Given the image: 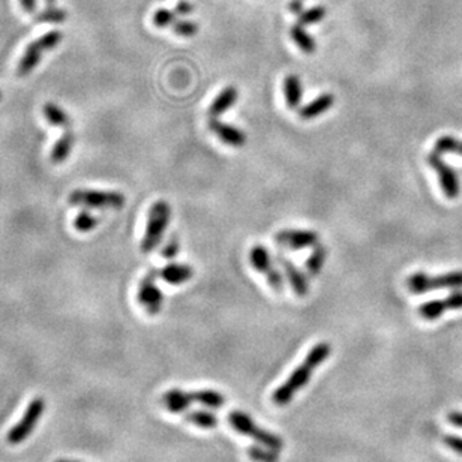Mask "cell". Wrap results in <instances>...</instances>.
I'll list each match as a JSON object with an SVG mask.
<instances>
[{"label":"cell","mask_w":462,"mask_h":462,"mask_svg":"<svg viewBox=\"0 0 462 462\" xmlns=\"http://www.w3.org/2000/svg\"><path fill=\"white\" fill-rule=\"evenodd\" d=\"M332 353V346L327 342H320L314 345L312 349L308 353L306 359L299 365L292 374L290 377L285 380L282 386H279L273 395L272 401L278 407H285L287 404H290L294 398V395L299 392L303 386H306L308 381L311 380L312 371L320 367V365L329 358Z\"/></svg>","instance_id":"cell-1"},{"label":"cell","mask_w":462,"mask_h":462,"mask_svg":"<svg viewBox=\"0 0 462 462\" xmlns=\"http://www.w3.org/2000/svg\"><path fill=\"white\" fill-rule=\"evenodd\" d=\"M171 218V207L166 200H158L152 205L149 214H148V224L146 231L141 240V253L149 254L161 245L166 230L170 224Z\"/></svg>","instance_id":"cell-2"},{"label":"cell","mask_w":462,"mask_h":462,"mask_svg":"<svg viewBox=\"0 0 462 462\" xmlns=\"http://www.w3.org/2000/svg\"><path fill=\"white\" fill-rule=\"evenodd\" d=\"M62 40H63V33L61 31H50L38 38V40H35L33 42L29 44L22 56L20 62H18L17 75L22 77V79L31 75L36 66L41 63L42 57L48 51L54 50V48L62 42Z\"/></svg>","instance_id":"cell-3"},{"label":"cell","mask_w":462,"mask_h":462,"mask_svg":"<svg viewBox=\"0 0 462 462\" xmlns=\"http://www.w3.org/2000/svg\"><path fill=\"white\" fill-rule=\"evenodd\" d=\"M70 205L84 209H116L119 210L127 203L119 191H99V189H75L68 197Z\"/></svg>","instance_id":"cell-4"},{"label":"cell","mask_w":462,"mask_h":462,"mask_svg":"<svg viewBox=\"0 0 462 462\" xmlns=\"http://www.w3.org/2000/svg\"><path fill=\"white\" fill-rule=\"evenodd\" d=\"M228 423L231 425V428L239 432V434L255 440L258 445H263L278 452L282 450L284 447V440L281 437H278L271 431H266L263 428L257 427L254 420L242 411H231L228 415Z\"/></svg>","instance_id":"cell-5"},{"label":"cell","mask_w":462,"mask_h":462,"mask_svg":"<svg viewBox=\"0 0 462 462\" xmlns=\"http://www.w3.org/2000/svg\"><path fill=\"white\" fill-rule=\"evenodd\" d=\"M407 288L413 294H425L440 288H462V272H450L438 276H429L423 272H416L408 276Z\"/></svg>","instance_id":"cell-6"},{"label":"cell","mask_w":462,"mask_h":462,"mask_svg":"<svg viewBox=\"0 0 462 462\" xmlns=\"http://www.w3.org/2000/svg\"><path fill=\"white\" fill-rule=\"evenodd\" d=\"M44 410H45V401L42 398H35L31 404H29L20 422L8 432L6 440L9 445L17 446L23 443L27 437H31L33 429L38 425V422H40V419L44 415Z\"/></svg>","instance_id":"cell-7"},{"label":"cell","mask_w":462,"mask_h":462,"mask_svg":"<svg viewBox=\"0 0 462 462\" xmlns=\"http://www.w3.org/2000/svg\"><path fill=\"white\" fill-rule=\"evenodd\" d=\"M159 276L158 271H150L146 276L143 278L138 287V303L144 308L148 315H157L164 305V293L159 290L157 285V279Z\"/></svg>","instance_id":"cell-8"},{"label":"cell","mask_w":462,"mask_h":462,"mask_svg":"<svg viewBox=\"0 0 462 462\" xmlns=\"http://www.w3.org/2000/svg\"><path fill=\"white\" fill-rule=\"evenodd\" d=\"M428 164L437 173V176L440 179V186L443 189V194H445L449 200H455L458 198L459 192H461V185H459V179L455 170L443 161L441 155L438 152H431L428 155Z\"/></svg>","instance_id":"cell-9"},{"label":"cell","mask_w":462,"mask_h":462,"mask_svg":"<svg viewBox=\"0 0 462 462\" xmlns=\"http://www.w3.org/2000/svg\"><path fill=\"white\" fill-rule=\"evenodd\" d=\"M320 236L312 230L285 228L275 234V244L287 249H305L319 245Z\"/></svg>","instance_id":"cell-10"},{"label":"cell","mask_w":462,"mask_h":462,"mask_svg":"<svg viewBox=\"0 0 462 462\" xmlns=\"http://www.w3.org/2000/svg\"><path fill=\"white\" fill-rule=\"evenodd\" d=\"M209 128L221 141L225 143L230 148H244L246 144V134L233 127V125L224 123L219 119H210Z\"/></svg>","instance_id":"cell-11"},{"label":"cell","mask_w":462,"mask_h":462,"mask_svg":"<svg viewBox=\"0 0 462 462\" xmlns=\"http://www.w3.org/2000/svg\"><path fill=\"white\" fill-rule=\"evenodd\" d=\"M278 262L281 263L287 276V281L290 282L293 292L299 297L308 296V293H310V282H308V278L296 267L294 263L290 262V260L279 257Z\"/></svg>","instance_id":"cell-12"},{"label":"cell","mask_w":462,"mask_h":462,"mask_svg":"<svg viewBox=\"0 0 462 462\" xmlns=\"http://www.w3.org/2000/svg\"><path fill=\"white\" fill-rule=\"evenodd\" d=\"M239 98V92L234 88V86H227L225 89L221 90L214 102L210 104V107L207 110V114L210 119H219L225 111H228L233 105L237 102Z\"/></svg>","instance_id":"cell-13"},{"label":"cell","mask_w":462,"mask_h":462,"mask_svg":"<svg viewBox=\"0 0 462 462\" xmlns=\"http://www.w3.org/2000/svg\"><path fill=\"white\" fill-rule=\"evenodd\" d=\"M335 104V96L332 93H323L319 98H315L310 104H306L305 107L297 110V114L302 120H312L315 118H320L321 114L329 111Z\"/></svg>","instance_id":"cell-14"},{"label":"cell","mask_w":462,"mask_h":462,"mask_svg":"<svg viewBox=\"0 0 462 462\" xmlns=\"http://www.w3.org/2000/svg\"><path fill=\"white\" fill-rule=\"evenodd\" d=\"M162 404L170 413H175V415H180V413H185L189 410L191 404L194 402L191 397V392H184L182 389H171L162 395Z\"/></svg>","instance_id":"cell-15"},{"label":"cell","mask_w":462,"mask_h":462,"mask_svg":"<svg viewBox=\"0 0 462 462\" xmlns=\"http://www.w3.org/2000/svg\"><path fill=\"white\" fill-rule=\"evenodd\" d=\"M194 271L189 264L182 263H170L159 271V278L171 285H180L191 281Z\"/></svg>","instance_id":"cell-16"},{"label":"cell","mask_w":462,"mask_h":462,"mask_svg":"<svg viewBox=\"0 0 462 462\" xmlns=\"http://www.w3.org/2000/svg\"><path fill=\"white\" fill-rule=\"evenodd\" d=\"M74 143H75V134L72 129H65L62 134V137L56 141V144L51 149L50 153V161L54 166H59V164H63L68 157L71 155V152L74 149Z\"/></svg>","instance_id":"cell-17"},{"label":"cell","mask_w":462,"mask_h":462,"mask_svg":"<svg viewBox=\"0 0 462 462\" xmlns=\"http://www.w3.org/2000/svg\"><path fill=\"white\" fill-rule=\"evenodd\" d=\"M285 102L290 110H297L302 102V81L297 75H287L284 80Z\"/></svg>","instance_id":"cell-18"},{"label":"cell","mask_w":462,"mask_h":462,"mask_svg":"<svg viewBox=\"0 0 462 462\" xmlns=\"http://www.w3.org/2000/svg\"><path fill=\"white\" fill-rule=\"evenodd\" d=\"M44 118L48 122V125H51V127H54V128L70 129L72 125L70 114L66 113L62 107H59V105L53 104V102H47L44 105Z\"/></svg>","instance_id":"cell-19"},{"label":"cell","mask_w":462,"mask_h":462,"mask_svg":"<svg viewBox=\"0 0 462 462\" xmlns=\"http://www.w3.org/2000/svg\"><path fill=\"white\" fill-rule=\"evenodd\" d=\"M249 262H251L254 271H257L258 273H263L264 276L275 269L271 258V253H269L263 245H255L251 249V253H249Z\"/></svg>","instance_id":"cell-20"},{"label":"cell","mask_w":462,"mask_h":462,"mask_svg":"<svg viewBox=\"0 0 462 462\" xmlns=\"http://www.w3.org/2000/svg\"><path fill=\"white\" fill-rule=\"evenodd\" d=\"M191 397H192V401L198 402L200 406H203L210 410L224 407V404H225V397L223 393H219L216 390H210V389L191 392Z\"/></svg>","instance_id":"cell-21"},{"label":"cell","mask_w":462,"mask_h":462,"mask_svg":"<svg viewBox=\"0 0 462 462\" xmlns=\"http://www.w3.org/2000/svg\"><path fill=\"white\" fill-rule=\"evenodd\" d=\"M290 36L294 44L301 48V51L305 54H314L317 50V42L314 38L305 31V27L299 23H296L290 29Z\"/></svg>","instance_id":"cell-22"},{"label":"cell","mask_w":462,"mask_h":462,"mask_svg":"<svg viewBox=\"0 0 462 462\" xmlns=\"http://www.w3.org/2000/svg\"><path fill=\"white\" fill-rule=\"evenodd\" d=\"M327 249L323 245H315L312 254L306 260V272L310 276H319L326 263Z\"/></svg>","instance_id":"cell-23"},{"label":"cell","mask_w":462,"mask_h":462,"mask_svg":"<svg viewBox=\"0 0 462 462\" xmlns=\"http://www.w3.org/2000/svg\"><path fill=\"white\" fill-rule=\"evenodd\" d=\"M185 420L198 428L214 429L218 427V417L212 411H191L185 415Z\"/></svg>","instance_id":"cell-24"},{"label":"cell","mask_w":462,"mask_h":462,"mask_svg":"<svg viewBox=\"0 0 462 462\" xmlns=\"http://www.w3.org/2000/svg\"><path fill=\"white\" fill-rule=\"evenodd\" d=\"M446 310H447V306L445 303V299L429 301V302L419 306V315L422 317L423 320L434 321V320H438L440 317L443 315V312H445Z\"/></svg>","instance_id":"cell-25"},{"label":"cell","mask_w":462,"mask_h":462,"mask_svg":"<svg viewBox=\"0 0 462 462\" xmlns=\"http://www.w3.org/2000/svg\"><path fill=\"white\" fill-rule=\"evenodd\" d=\"M96 225H98V218L92 214L90 209L81 210L74 219V228L79 233H89Z\"/></svg>","instance_id":"cell-26"},{"label":"cell","mask_w":462,"mask_h":462,"mask_svg":"<svg viewBox=\"0 0 462 462\" xmlns=\"http://www.w3.org/2000/svg\"><path fill=\"white\" fill-rule=\"evenodd\" d=\"M248 456L251 458L254 462H278L279 461L278 450L266 447L263 445L249 447L248 449Z\"/></svg>","instance_id":"cell-27"},{"label":"cell","mask_w":462,"mask_h":462,"mask_svg":"<svg viewBox=\"0 0 462 462\" xmlns=\"http://www.w3.org/2000/svg\"><path fill=\"white\" fill-rule=\"evenodd\" d=\"M434 150L438 152L440 155H443V153H459V155H462V141L456 140L455 137L443 136L436 141Z\"/></svg>","instance_id":"cell-28"},{"label":"cell","mask_w":462,"mask_h":462,"mask_svg":"<svg viewBox=\"0 0 462 462\" xmlns=\"http://www.w3.org/2000/svg\"><path fill=\"white\" fill-rule=\"evenodd\" d=\"M326 17V8L324 6H314L311 9H306L301 15H297V23L302 26H310L320 23Z\"/></svg>","instance_id":"cell-29"},{"label":"cell","mask_w":462,"mask_h":462,"mask_svg":"<svg viewBox=\"0 0 462 462\" xmlns=\"http://www.w3.org/2000/svg\"><path fill=\"white\" fill-rule=\"evenodd\" d=\"M177 13L176 11H171V9H166V8H161L157 9L155 14L152 17V22L155 24V27L158 29H166L175 24V22L177 20Z\"/></svg>","instance_id":"cell-30"},{"label":"cell","mask_w":462,"mask_h":462,"mask_svg":"<svg viewBox=\"0 0 462 462\" xmlns=\"http://www.w3.org/2000/svg\"><path fill=\"white\" fill-rule=\"evenodd\" d=\"M66 11L63 9H59L56 6L51 8H47L45 11H42L41 14H38L35 17V22L36 23H62L66 20Z\"/></svg>","instance_id":"cell-31"},{"label":"cell","mask_w":462,"mask_h":462,"mask_svg":"<svg viewBox=\"0 0 462 462\" xmlns=\"http://www.w3.org/2000/svg\"><path fill=\"white\" fill-rule=\"evenodd\" d=\"M171 29L176 35L184 36V38H189V36H194L196 33H198L197 23L191 22V20H176L175 24L171 26Z\"/></svg>","instance_id":"cell-32"},{"label":"cell","mask_w":462,"mask_h":462,"mask_svg":"<svg viewBox=\"0 0 462 462\" xmlns=\"http://www.w3.org/2000/svg\"><path fill=\"white\" fill-rule=\"evenodd\" d=\"M179 249H180V244H179V239L176 234H171L168 242L164 245V248L161 249V255L167 260H175L179 254Z\"/></svg>","instance_id":"cell-33"},{"label":"cell","mask_w":462,"mask_h":462,"mask_svg":"<svg viewBox=\"0 0 462 462\" xmlns=\"http://www.w3.org/2000/svg\"><path fill=\"white\" fill-rule=\"evenodd\" d=\"M445 303L449 311L462 310V290H456L454 293H450L445 299Z\"/></svg>","instance_id":"cell-34"},{"label":"cell","mask_w":462,"mask_h":462,"mask_svg":"<svg viewBox=\"0 0 462 462\" xmlns=\"http://www.w3.org/2000/svg\"><path fill=\"white\" fill-rule=\"evenodd\" d=\"M445 445L452 449L454 452H456V454L462 455V437H458V436H447L445 437Z\"/></svg>","instance_id":"cell-35"},{"label":"cell","mask_w":462,"mask_h":462,"mask_svg":"<svg viewBox=\"0 0 462 462\" xmlns=\"http://www.w3.org/2000/svg\"><path fill=\"white\" fill-rule=\"evenodd\" d=\"M175 11L177 13V15H189L192 11H194V6H192L186 0H180V2L176 5Z\"/></svg>","instance_id":"cell-36"},{"label":"cell","mask_w":462,"mask_h":462,"mask_svg":"<svg viewBox=\"0 0 462 462\" xmlns=\"http://www.w3.org/2000/svg\"><path fill=\"white\" fill-rule=\"evenodd\" d=\"M447 419H449V422H450L454 427H456V428H462V413H461V411H452V413H449Z\"/></svg>","instance_id":"cell-37"},{"label":"cell","mask_w":462,"mask_h":462,"mask_svg":"<svg viewBox=\"0 0 462 462\" xmlns=\"http://www.w3.org/2000/svg\"><path fill=\"white\" fill-rule=\"evenodd\" d=\"M20 6L24 13L32 14L36 8V0H20Z\"/></svg>","instance_id":"cell-38"},{"label":"cell","mask_w":462,"mask_h":462,"mask_svg":"<svg viewBox=\"0 0 462 462\" xmlns=\"http://www.w3.org/2000/svg\"><path fill=\"white\" fill-rule=\"evenodd\" d=\"M290 11L296 15H301L303 13V2L302 0H293L290 3Z\"/></svg>","instance_id":"cell-39"},{"label":"cell","mask_w":462,"mask_h":462,"mask_svg":"<svg viewBox=\"0 0 462 462\" xmlns=\"http://www.w3.org/2000/svg\"><path fill=\"white\" fill-rule=\"evenodd\" d=\"M45 2H47V6H48V8H51V6H54V2H56V0H45Z\"/></svg>","instance_id":"cell-40"},{"label":"cell","mask_w":462,"mask_h":462,"mask_svg":"<svg viewBox=\"0 0 462 462\" xmlns=\"http://www.w3.org/2000/svg\"><path fill=\"white\" fill-rule=\"evenodd\" d=\"M56 462H79V461H71V459H57Z\"/></svg>","instance_id":"cell-41"},{"label":"cell","mask_w":462,"mask_h":462,"mask_svg":"<svg viewBox=\"0 0 462 462\" xmlns=\"http://www.w3.org/2000/svg\"><path fill=\"white\" fill-rule=\"evenodd\" d=\"M0 101H2V92H0Z\"/></svg>","instance_id":"cell-42"}]
</instances>
